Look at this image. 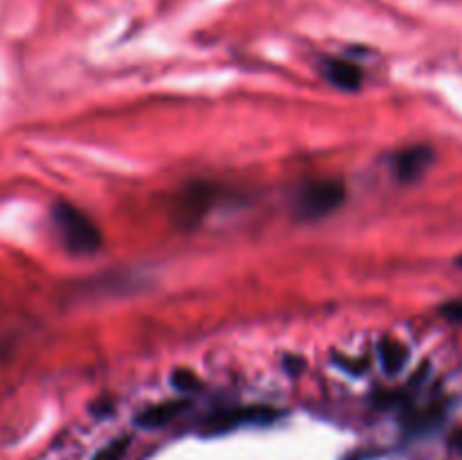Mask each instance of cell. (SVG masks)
I'll return each mask as SVG.
<instances>
[{"label":"cell","mask_w":462,"mask_h":460,"mask_svg":"<svg viewBox=\"0 0 462 460\" xmlns=\"http://www.w3.org/2000/svg\"><path fill=\"white\" fill-rule=\"evenodd\" d=\"M215 201V189L206 183H192L188 189L179 194L174 215L180 225H194L201 221L210 203Z\"/></svg>","instance_id":"277c9868"},{"label":"cell","mask_w":462,"mask_h":460,"mask_svg":"<svg viewBox=\"0 0 462 460\" xmlns=\"http://www.w3.org/2000/svg\"><path fill=\"white\" fill-rule=\"evenodd\" d=\"M456 266H460V269H462V255L456 257Z\"/></svg>","instance_id":"4fadbf2b"},{"label":"cell","mask_w":462,"mask_h":460,"mask_svg":"<svg viewBox=\"0 0 462 460\" xmlns=\"http://www.w3.org/2000/svg\"><path fill=\"white\" fill-rule=\"evenodd\" d=\"M440 316L442 318L449 320V323L460 325L462 327V298H456V300L445 302V305L440 307Z\"/></svg>","instance_id":"8fae6325"},{"label":"cell","mask_w":462,"mask_h":460,"mask_svg":"<svg viewBox=\"0 0 462 460\" xmlns=\"http://www.w3.org/2000/svg\"><path fill=\"white\" fill-rule=\"evenodd\" d=\"M449 445H451V449L460 451V454H462V428H458V431H454V433H451V437H449Z\"/></svg>","instance_id":"7c38bea8"},{"label":"cell","mask_w":462,"mask_h":460,"mask_svg":"<svg viewBox=\"0 0 462 460\" xmlns=\"http://www.w3.org/2000/svg\"><path fill=\"white\" fill-rule=\"evenodd\" d=\"M52 219L63 244L72 253H95L102 246V233L86 212L68 201L54 203Z\"/></svg>","instance_id":"6da1fadb"},{"label":"cell","mask_w":462,"mask_h":460,"mask_svg":"<svg viewBox=\"0 0 462 460\" xmlns=\"http://www.w3.org/2000/svg\"><path fill=\"white\" fill-rule=\"evenodd\" d=\"M188 406H189L188 400L161 401V404L149 406V409H144L143 413L135 415V424H138L140 428H161L165 427V424H170L174 418H179Z\"/></svg>","instance_id":"52a82bcc"},{"label":"cell","mask_w":462,"mask_h":460,"mask_svg":"<svg viewBox=\"0 0 462 460\" xmlns=\"http://www.w3.org/2000/svg\"><path fill=\"white\" fill-rule=\"evenodd\" d=\"M323 75L334 88L347 90V93L359 90L361 81H364V72H361V68L350 61H343V59H325Z\"/></svg>","instance_id":"8992f818"},{"label":"cell","mask_w":462,"mask_h":460,"mask_svg":"<svg viewBox=\"0 0 462 460\" xmlns=\"http://www.w3.org/2000/svg\"><path fill=\"white\" fill-rule=\"evenodd\" d=\"M282 418V410L273 406H239V409H224L208 415L201 422L199 431L206 437L226 436L242 427H266Z\"/></svg>","instance_id":"3957f363"},{"label":"cell","mask_w":462,"mask_h":460,"mask_svg":"<svg viewBox=\"0 0 462 460\" xmlns=\"http://www.w3.org/2000/svg\"><path fill=\"white\" fill-rule=\"evenodd\" d=\"M129 445L131 437H117V440L102 446V449L93 455V460H122L126 455V451H129Z\"/></svg>","instance_id":"9c48e42d"},{"label":"cell","mask_w":462,"mask_h":460,"mask_svg":"<svg viewBox=\"0 0 462 460\" xmlns=\"http://www.w3.org/2000/svg\"><path fill=\"white\" fill-rule=\"evenodd\" d=\"M171 386H174L179 392H192L201 386V382H199L197 373L180 368L171 373Z\"/></svg>","instance_id":"30bf717a"},{"label":"cell","mask_w":462,"mask_h":460,"mask_svg":"<svg viewBox=\"0 0 462 460\" xmlns=\"http://www.w3.org/2000/svg\"><path fill=\"white\" fill-rule=\"evenodd\" d=\"M346 185L337 179L311 180L298 189L293 198V212L302 221H319L338 210L346 201Z\"/></svg>","instance_id":"7a4b0ae2"},{"label":"cell","mask_w":462,"mask_h":460,"mask_svg":"<svg viewBox=\"0 0 462 460\" xmlns=\"http://www.w3.org/2000/svg\"><path fill=\"white\" fill-rule=\"evenodd\" d=\"M377 356H379V363H382L383 373L400 374L402 370L406 368V363H409L411 352L402 341L386 336L377 343Z\"/></svg>","instance_id":"ba28073f"},{"label":"cell","mask_w":462,"mask_h":460,"mask_svg":"<svg viewBox=\"0 0 462 460\" xmlns=\"http://www.w3.org/2000/svg\"><path fill=\"white\" fill-rule=\"evenodd\" d=\"M433 158L436 153L429 144H413V147H406L395 153L393 170L402 183H411V180H418L433 165Z\"/></svg>","instance_id":"5b68a950"}]
</instances>
